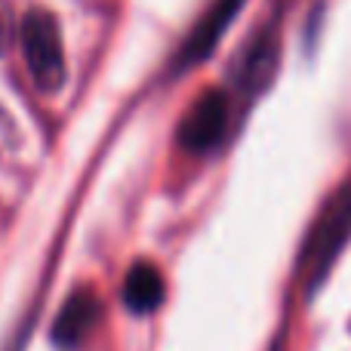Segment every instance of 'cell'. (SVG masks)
Instances as JSON below:
<instances>
[{
  "label": "cell",
  "instance_id": "ba28073f",
  "mask_svg": "<svg viewBox=\"0 0 351 351\" xmlns=\"http://www.w3.org/2000/svg\"><path fill=\"white\" fill-rule=\"evenodd\" d=\"M16 142V127H12V121L0 111V152H3L6 145H12Z\"/></svg>",
  "mask_w": 351,
  "mask_h": 351
},
{
  "label": "cell",
  "instance_id": "8992f818",
  "mask_svg": "<svg viewBox=\"0 0 351 351\" xmlns=\"http://www.w3.org/2000/svg\"><path fill=\"white\" fill-rule=\"evenodd\" d=\"M241 10V0H219L216 6H213V12L204 19V22L194 28V34H191V40L185 43V49H182V59L185 62H197V59H204L206 53L213 49V43L222 37V31H225V25L234 19V12Z\"/></svg>",
  "mask_w": 351,
  "mask_h": 351
},
{
  "label": "cell",
  "instance_id": "5b68a950",
  "mask_svg": "<svg viewBox=\"0 0 351 351\" xmlns=\"http://www.w3.org/2000/svg\"><path fill=\"white\" fill-rule=\"evenodd\" d=\"M123 305H127L133 315H152L164 305L167 296V284L164 274L152 265V262H136L133 268L123 278Z\"/></svg>",
  "mask_w": 351,
  "mask_h": 351
},
{
  "label": "cell",
  "instance_id": "3957f363",
  "mask_svg": "<svg viewBox=\"0 0 351 351\" xmlns=\"http://www.w3.org/2000/svg\"><path fill=\"white\" fill-rule=\"evenodd\" d=\"M225 130H228V99L219 90H206L182 117L179 142L191 154H206L222 142Z\"/></svg>",
  "mask_w": 351,
  "mask_h": 351
},
{
  "label": "cell",
  "instance_id": "277c9868",
  "mask_svg": "<svg viewBox=\"0 0 351 351\" xmlns=\"http://www.w3.org/2000/svg\"><path fill=\"white\" fill-rule=\"evenodd\" d=\"M99 321H102V299L96 290L80 287L68 296V302L62 305V311L56 315L53 324V342L62 351H77L90 342V336L96 333Z\"/></svg>",
  "mask_w": 351,
  "mask_h": 351
},
{
  "label": "cell",
  "instance_id": "52a82bcc",
  "mask_svg": "<svg viewBox=\"0 0 351 351\" xmlns=\"http://www.w3.org/2000/svg\"><path fill=\"white\" fill-rule=\"evenodd\" d=\"M19 25H16V12H12L10 0H0V56L10 49L12 37H16Z\"/></svg>",
  "mask_w": 351,
  "mask_h": 351
},
{
  "label": "cell",
  "instance_id": "7a4b0ae2",
  "mask_svg": "<svg viewBox=\"0 0 351 351\" xmlns=\"http://www.w3.org/2000/svg\"><path fill=\"white\" fill-rule=\"evenodd\" d=\"M348 237H351V182H346L333 194V200L327 204V210L321 213V219L311 228V237L305 243V256H302L305 284L308 287L321 284L327 268L333 265V259L346 247Z\"/></svg>",
  "mask_w": 351,
  "mask_h": 351
},
{
  "label": "cell",
  "instance_id": "6da1fadb",
  "mask_svg": "<svg viewBox=\"0 0 351 351\" xmlns=\"http://www.w3.org/2000/svg\"><path fill=\"white\" fill-rule=\"evenodd\" d=\"M19 43L25 53V65L40 93H56L65 84V47H62V31L53 12L28 10L19 22Z\"/></svg>",
  "mask_w": 351,
  "mask_h": 351
}]
</instances>
